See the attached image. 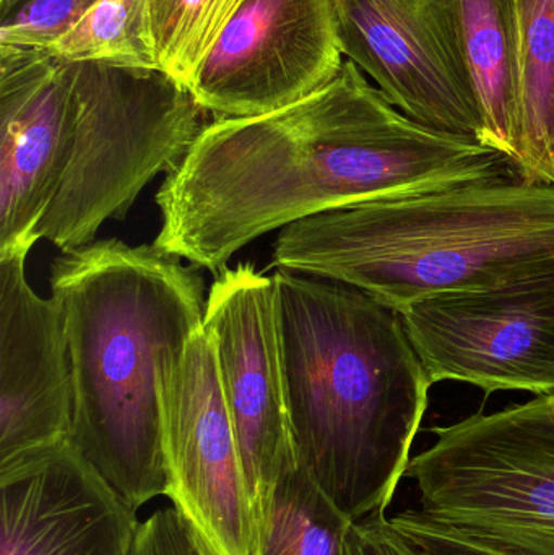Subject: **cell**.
Masks as SVG:
<instances>
[{
	"mask_svg": "<svg viewBox=\"0 0 554 555\" xmlns=\"http://www.w3.org/2000/svg\"><path fill=\"white\" fill-rule=\"evenodd\" d=\"M513 172L478 140L405 116L347 59L327 87L285 109L205 124L156 194L153 244L218 273L306 218Z\"/></svg>",
	"mask_w": 554,
	"mask_h": 555,
	"instance_id": "cell-1",
	"label": "cell"
},
{
	"mask_svg": "<svg viewBox=\"0 0 554 555\" xmlns=\"http://www.w3.org/2000/svg\"><path fill=\"white\" fill-rule=\"evenodd\" d=\"M273 281L296 460L350 520L386 512L433 387L400 313L338 281Z\"/></svg>",
	"mask_w": 554,
	"mask_h": 555,
	"instance_id": "cell-2",
	"label": "cell"
},
{
	"mask_svg": "<svg viewBox=\"0 0 554 555\" xmlns=\"http://www.w3.org/2000/svg\"><path fill=\"white\" fill-rule=\"evenodd\" d=\"M201 270L120 240L51 263L70 352L72 446L136 511L166 495L159 369L204 323Z\"/></svg>",
	"mask_w": 554,
	"mask_h": 555,
	"instance_id": "cell-3",
	"label": "cell"
},
{
	"mask_svg": "<svg viewBox=\"0 0 554 555\" xmlns=\"http://www.w3.org/2000/svg\"><path fill=\"white\" fill-rule=\"evenodd\" d=\"M276 270L357 287L399 312L439 294L554 272V185L519 175L306 218L273 244Z\"/></svg>",
	"mask_w": 554,
	"mask_h": 555,
	"instance_id": "cell-4",
	"label": "cell"
},
{
	"mask_svg": "<svg viewBox=\"0 0 554 555\" xmlns=\"http://www.w3.org/2000/svg\"><path fill=\"white\" fill-rule=\"evenodd\" d=\"M204 116L191 91L158 68L72 64L64 166L39 240L62 253L96 241L156 176L178 168Z\"/></svg>",
	"mask_w": 554,
	"mask_h": 555,
	"instance_id": "cell-5",
	"label": "cell"
},
{
	"mask_svg": "<svg viewBox=\"0 0 554 555\" xmlns=\"http://www.w3.org/2000/svg\"><path fill=\"white\" fill-rule=\"evenodd\" d=\"M431 433L405 472L420 511L503 555H554V393Z\"/></svg>",
	"mask_w": 554,
	"mask_h": 555,
	"instance_id": "cell-6",
	"label": "cell"
},
{
	"mask_svg": "<svg viewBox=\"0 0 554 555\" xmlns=\"http://www.w3.org/2000/svg\"><path fill=\"white\" fill-rule=\"evenodd\" d=\"M433 385L554 393V272L493 289L439 294L399 310Z\"/></svg>",
	"mask_w": 554,
	"mask_h": 555,
	"instance_id": "cell-7",
	"label": "cell"
},
{
	"mask_svg": "<svg viewBox=\"0 0 554 555\" xmlns=\"http://www.w3.org/2000/svg\"><path fill=\"white\" fill-rule=\"evenodd\" d=\"M166 498L217 555H254L256 520L204 326L159 369Z\"/></svg>",
	"mask_w": 554,
	"mask_h": 555,
	"instance_id": "cell-8",
	"label": "cell"
},
{
	"mask_svg": "<svg viewBox=\"0 0 554 555\" xmlns=\"http://www.w3.org/2000/svg\"><path fill=\"white\" fill-rule=\"evenodd\" d=\"M342 51L405 116L485 145L455 0H331ZM490 149V146H488Z\"/></svg>",
	"mask_w": 554,
	"mask_h": 555,
	"instance_id": "cell-9",
	"label": "cell"
},
{
	"mask_svg": "<svg viewBox=\"0 0 554 555\" xmlns=\"http://www.w3.org/2000/svg\"><path fill=\"white\" fill-rule=\"evenodd\" d=\"M202 326L214 345L257 530L280 472L296 460L273 276L250 263L221 269L208 289Z\"/></svg>",
	"mask_w": 554,
	"mask_h": 555,
	"instance_id": "cell-10",
	"label": "cell"
},
{
	"mask_svg": "<svg viewBox=\"0 0 554 555\" xmlns=\"http://www.w3.org/2000/svg\"><path fill=\"white\" fill-rule=\"evenodd\" d=\"M331 0H247L202 62L192 96L218 117L276 113L345 64Z\"/></svg>",
	"mask_w": 554,
	"mask_h": 555,
	"instance_id": "cell-11",
	"label": "cell"
},
{
	"mask_svg": "<svg viewBox=\"0 0 554 555\" xmlns=\"http://www.w3.org/2000/svg\"><path fill=\"white\" fill-rule=\"evenodd\" d=\"M26 257H0V479L70 442L74 423L64 315L26 280Z\"/></svg>",
	"mask_w": 554,
	"mask_h": 555,
	"instance_id": "cell-12",
	"label": "cell"
},
{
	"mask_svg": "<svg viewBox=\"0 0 554 555\" xmlns=\"http://www.w3.org/2000/svg\"><path fill=\"white\" fill-rule=\"evenodd\" d=\"M70 67L41 48L0 46V257L41 241L64 166Z\"/></svg>",
	"mask_w": 554,
	"mask_h": 555,
	"instance_id": "cell-13",
	"label": "cell"
},
{
	"mask_svg": "<svg viewBox=\"0 0 554 555\" xmlns=\"http://www.w3.org/2000/svg\"><path fill=\"white\" fill-rule=\"evenodd\" d=\"M0 555H132L137 511L72 442L0 479Z\"/></svg>",
	"mask_w": 554,
	"mask_h": 555,
	"instance_id": "cell-14",
	"label": "cell"
},
{
	"mask_svg": "<svg viewBox=\"0 0 554 555\" xmlns=\"http://www.w3.org/2000/svg\"><path fill=\"white\" fill-rule=\"evenodd\" d=\"M485 122V146L519 159V52L514 0H455ZM517 171V169H516Z\"/></svg>",
	"mask_w": 554,
	"mask_h": 555,
	"instance_id": "cell-15",
	"label": "cell"
},
{
	"mask_svg": "<svg viewBox=\"0 0 554 555\" xmlns=\"http://www.w3.org/2000/svg\"><path fill=\"white\" fill-rule=\"evenodd\" d=\"M519 52L517 175L554 185V0H514Z\"/></svg>",
	"mask_w": 554,
	"mask_h": 555,
	"instance_id": "cell-16",
	"label": "cell"
},
{
	"mask_svg": "<svg viewBox=\"0 0 554 555\" xmlns=\"http://www.w3.org/2000/svg\"><path fill=\"white\" fill-rule=\"evenodd\" d=\"M351 525L293 460L283 466L263 507L254 555H345Z\"/></svg>",
	"mask_w": 554,
	"mask_h": 555,
	"instance_id": "cell-17",
	"label": "cell"
},
{
	"mask_svg": "<svg viewBox=\"0 0 554 555\" xmlns=\"http://www.w3.org/2000/svg\"><path fill=\"white\" fill-rule=\"evenodd\" d=\"M247 0H143L156 67L191 91L202 62Z\"/></svg>",
	"mask_w": 554,
	"mask_h": 555,
	"instance_id": "cell-18",
	"label": "cell"
},
{
	"mask_svg": "<svg viewBox=\"0 0 554 555\" xmlns=\"http://www.w3.org/2000/svg\"><path fill=\"white\" fill-rule=\"evenodd\" d=\"M44 51L68 64L158 68L146 42L143 0H96Z\"/></svg>",
	"mask_w": 554,
	"mask_h": 555,
	"instance_id": "cell-19",
	"label": "cell"
},
{
	"mask_svg": "<svg viewBox=\"0 0 554 555\" xmlns=\"http://www.w3.org/2000/svg\"><path fill=\"white\" fill-rule=\"evenodd\" d=\"M96 0H18L0 13V46L46 48Z\"/></svg>",
	"mask_w": 554,
	"mask_h": 555,
	"instance_id": "cell-20",
	"label": "cell"
},
{
	"mask_svg": "<svg viewBox=\"0 0 554 555\" xmlns=\"http://www.w3.org/2000/svg\"><path fill=\"white\" fill-rule=\"evenodd\" d=\"M132 555H217L176 507L159 508L140 524Z\"/></svg>",
	"mask_w": 554,
	"mask_h": 555,
	"instance_id": "cell-21",
	"label": "cell"
},
{
	"mask_svg": "<svg viewBox=\"0 0 554 555\" xmlns=\"http://www.w3.org/2000/svg\"><path fill=\"white\" fill-rule=\"evenodd\" d=\"M390 521L428 555H503L431 520L420 508H407Z\"/></svg>",
	"mask_w": 554,
	"mask_h": 555,
	"instance_id": "cell-22",
	"label": "cell"
},
{
	"mask_svg": "<svg viewBox=\"0 0 554 555\" xmlns=\"http://www.w3.org/2000/svg\"><path fill=\"white\" fill-rule=\"evenodd\" d=\"M345 555H428L394 527L386 512L353 521Z\"/></svg>",
	"mask_w": 554,
	"mask_h": 555,
	"instance_id": "cell-23",
	"label": "cell"
},
{
	"mask_svg": "<svg viewBox=\"0 0 554 555\" xmlns=\"http://www.w3.org/2000/svg\"><path fill=\"white\" fill-rule=\"evenodd\" d=\"M18 2V0H5V2L0 3V13L5 12L7 9L13 5V3Z\"/></svg>",
	"mask_w": 554,
	"mask_h": 555,
	"instance_id": "cell-24",
	"label": "cell"
},
{
	"mask_svg": "<svg viewBox=\"0 0 554 555\" xmlns=\"http://www.w3.org/2000/svg\"><path fill=\"white\" fill-rule=\"evenodd\" d=\"M5 2V0H0V3Z\"/></svg>",
	"mask_w": 554,
	"mask_h": 555,
	"instance_id": "cell-25",
	"label": "cell"
},
{
	"mask_svg": "<svg viewBox=\"0 0 554 555\" xmlns=\"http://www.w3.org/2000/svg\"><path fill=\"white\" fill-rule=\"evenodd\" d=\"M3 3V2H2Z\"/></svg>",
	"mask_w": 554,
	"mask_h": 555,
	"instance_id": "cell-26",
	"label": "cell"
}]
</instances>
